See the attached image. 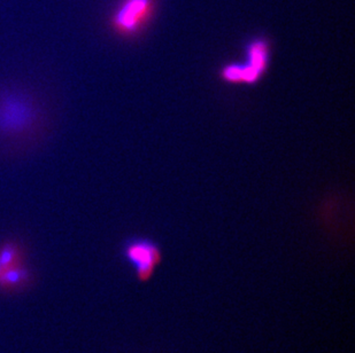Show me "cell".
<instances>
[{"instance_id": "obj_1", "label": "cell", "mask_w": 355, "mask_h": 353, "mask_svg": "<svg viewBox=\"0 0 355 353\" xmlns=\"http://www.w3.org/2000/svg\"><path fill=\"white\" fill-rule=\"evenodd\" d=\"M270 53L268 39L254 37L245 45V60L225 64L220 71V78L230 85H255L268 69Z\"/></svg>"}, {"instance_id": "obj_2", "label": "cell", "mask_w": 355, "mask_h": 353, "mask_svg": "<svg viewBox=\"0 0 355 353\" xmlns=\"http://www.w3.org/2000/svg\"><path fill=\"white\" fill-rule=\"evenodd\" d=\"M37 122V106L27 94L15 91L0 94L1 137H24L34 130Z\"/></svg>"}, {"instance_id": "obj_3", "label": "cell", "mask_w": 355, "mask_h": 353, "mask_svg": "<svg viewBox=\"0 0 355 353\" xmlns=\"http://www.w3.org/2000/svg\"><path fill=\"white\" fill-rule=\"evenodd\" d=\"M155 13V0H122L112 17V27L121 36H136Z\"/></svg>"}, {"instance_id": "obj_4", "label": "cell", "mask_w": 355, "mask_h": 353, "mask_svg": "<svg viewBox=\"0 0 355 353\" xmlns=\"http://www.w3.org/2000/svg\"><path fill=\"white\" fill-rule=\"evenodd\" d=\"M124 257L134 267L138 280L146 282L155 274L162 260L160 247L146 237H131L123 248Z\"/></svg>"}, {"instance_id": "obj_5", "label": "cell", "mask_w": 355, "mask_h": 353, "mask_svg": "<svg viewBox=\"0 0 355 353\" xmlns=\"http://www.w3.org/2000/svg\"><path fill=\"white\" fill-rule=\"evenodd\" d=\"M19 251L14 244H5L0 249V277L19 266Z\"/></svg>"}]
</instances>
